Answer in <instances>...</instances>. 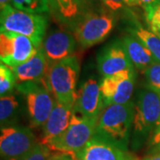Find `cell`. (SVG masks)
<instances>
[{"label": "cell", "instance_id": "6", "mask_svg": "<svg viewBox=\"0 0 160 160\" xmlns=\"http://www.w3.org/2000/svg\"><path fill=\"white\" fill-rule=\"evenodd\" d=\"M114 15L104 11H89L85 13L73 29L78 44L89 48L105 40L115 27Z\"/></svg>", "mask_w": 160, "mask_h": 160}, {"label": "cell", "instance_id": "30", "mask_svg": "<svg viewBox=\"0 0 160 160\" xmlns=\"http://www.w3.org/2000/svg\"><path fill=\"white\" fill-rule=\"evenodd\" d=\"M50 160H76L71 156L69 155H65V154H60L57 153L56 155H52L51 157Z\"/></svg>", "mask_w": 160, "mask_h": 160}, {"label": "cell", "instance_id": "21", "mask_svg": "<svg viewBox=\"0 0 160 160\" xmlns=\"http://www.w3.org/2000/svg\"><path fill=\"white\" fill-rule=\"evenodd\" d=\"M20 104L14 94L8 93L1 96L0 99V120L1 124L11 121L17 113Z\"/></svg>", "mask_w": 160, "mask_h": 160}, {"label": "cell", "instance_id": "13", "mask_svg": "<svg viewBox=\"0 0 160 160\" xmlns=\"http://www.w3.org/2000/svg\"><path fill=\"white\" fill-rule=\"evenodd\" d=\"M97 66L100 74L103 78L123 70L134 69L121 40H116L108 45L98 54Z\"/></svg>", "mask_w": 160, "mask_h": 160}, {"label": "cell", "instance_id": "33", "mask_svg": "<svg viewBox=\"0 0 160 160\" xmlns=\"http://www.w3.org/2000/svg\"><path fill=\"white\" fill-rule=\"evenodd\" d=\"M158 2H159V3H160V0H158Z\"/></svg>", "mask_w": 160, "mask_h": 160}, {"label": "cell", "instance_id": "18", "mask_svg": "<svg viewBox=\"0 0 160 160\" xmlns=\"http://www.w3.org/2000/svg\"><path fill=\"white\" fill-rule=\"evenodd\" d=\"M49 6L54 18L71 29L85 14L76 0H49Z\"/></svg>", "mask_w": 160, "mask_h": 160}, {"label": "cell", "instance_id": "17", "mask_svg": "<svg viewBox=\"0 0 160 160\" xmlns=\"http://www.w3.org/2000/svg\"><path fill=\"white\" fill-rule=\"evenodd\" d=\"M121 43L134 69L144 72L151 65L157 63L149 49L135 37L132 35L125 36L121 39Z\"/></svg>", "mask_w": 160, "mask_h": 160}, {"label": "cell", "instance_id": "19", "mask_svg": "<svg viewBox=\"0 0 160 160\" xmlns=\"http://www.w3.org/2000/svg\"><path fill=\"white\" fill-rule=\"evenodd\" d=\"M132 24L129 27L130 35L140 40L149 51L151 52L155 62L160 64V38L151 32L149 29L144 28L135 20H131Z\"/></svg>", "mask_w": 160, "mask_h": 160}, {"label": "cell", "instance_id": "8", "mask_svg": "<svg viewBox=\"0 0 160 160\" xmlns=\"http://www.w3.org/2000/svg\"><path fill=\"white\" fill-rule=\"evenodd\" d=\"M38 143L29 127L10 126L1 128L0 153L4 159H15L23 157Z\"/></svg>", "mask_w": 160, "mask_h": 160}, {"label": "cell", "instance_id": "5", "mask_svg": "<svg viewBox=\"0 0 160 160\" xmlns=\"http://www.w3.org/2000/svg\"><path fill=\"white\" fill-rule=\"evenodd\" d=\"M17 89L26 100L31 127H43L56 101L47 85L46 79L19 84Z\"/></svg>", "mask_w": 160, "mask_h": 160}, {"label": "cell", "instance_id": "28", "mask_svg": "<svg viewBox=\"0 0 160 160\" xmlns=\"http://www.w3.org/2000/svg\"><path fill=\"white\" fill-rule=\"evenodd\" d=\"M77 3L81 7V9L84 11L85 13H86L87 12L91 11V7L93 4L94 0H76Z\"/></svg>", "mask_w": 160, "mask_h": 160}, {"label": "cell", "instance_id": "24", "mask_svg": "<svg viewBox=\"0 0 160 160\" xmlns=\"http://www.w3.org/2000/svg\"><path fill=\"white\" fill-rule=\"evenodd\" d=\"M146 80V86L152 91L156 92L160 95V64L155 63L151 65L144 72Z\"/></svg>", "mask_w": 160, "mask_h": 160}, {"label": "cell", "instance_id": "10", "mask_svg": "<svg viewBox=\"0 0 160 160\" xmlns=\"http://www.w3.org/2000/svg\"><path fill=\"white\" fill-rule=\"evenodd\" d=\"M135 78L134 69L123 70L103 78L100 87L105 106L129 102L134 90Z\"/></svg>", "mask_w": 160, "mask_h": 160}, {"label": "cell", "instance_id": "11", "mask_svg": "<svg viewBox=\"0 0 160 160\" xmlns=\"http://www.w3.org/2000/svg\"><path fill=\"white\" fill-rule=\"evenodd\" d=\"M104 108L100 83L95 78H88L77 92L73 112L82 117L98 119Z\"/></svg>", "mask_w": 160, "mask_h": 160}, {"label": "cell", "instance_id": "26", "mask_svg": "<svg viewBox=\"0 0 160 160\" xmlns=\"http://www.w3.org/2000/svg\"><path fill=\"white\" fill-rule=\"evenodd\" d=\"M109 11L118 12L127 6H139L138 0H101Z\"/></svg>", "mask_w": 160, "mask_h": 160}, {"label": "cell", "instance_id": "23", "mask_svg": "<svg viewBox=\"0 0 160 160\" xmlns=\"http://www.w3.org/2000/svg\"><path fill=\"white\" fill-rule=\"evenodd\" d=\"M144 12L148 29L160 38V3L158 2L154 6L144 10Z\"/></svg>", "mask_w": 160, "mask_h": 160}, {"label": "cell", "instance_id": "7", "mask_svg": "<svg viewBox=\"0 0 160 160\" xmlns=\"http://www.w3.org/2000/svg\"><path fill=\"white\" fill-rule=\"evenodd\" d=\"M160 118V95L149 88L139 92L134 103L132 127L138 139L153 132Z\"/></svg>", "mask_w": 160, "mask_h": 160}, {"label": "cell", "instance_id": "31", "mask_svg": "<svg viewBox=\"0 0 160 160\" xmlns=\"http://www.w3.org/2000/svg\"><path fill=\"white\" fill-rule=\"evenodd\" d=\"M142 160H160V150L157 153V154L151 155V156H148L145 157Z\"/></svg>", "mask_w": 160, "mask_h": 160}, {"label": "cell", "instance_id": "29", "mask_svg": "<svg viewBox=\"0 0 160 160\" xmlns=\"http://www.w3.org/2000/svg\"><path fill=\"white\" fill-rule=\"evenodd\" d=\"M138 2H139V6H142L143 10H146L150 6H154L158 1V0H138Z\"/></svg>", "mask_w": 160, "mask_h": 160}, {"label": "cell", "instance_id": "27", "mask_svg": "<svg viewBox=\"0 0 160 160\" xmlns=\"http://www.w3.org/2000/svg\"><path fill=\"white\" fill-rule=\"evenodd\" d=\"M149 145L151 147L157 148L158 149H160V118L152 132L151 137L149 140Z\"/></svg>", "mask_w": 160, "mask_h": 160}, {"label": "cell", "instance_id": "15", "mask_svg": "<svg viewBox=\"0 0 160 160\" xmlns=\"http://www.w3.org/2000/svg\"><path fill=\"white\" fill-rule=\"evenodd\" d=\"M50 65L51 63L47 60L44 49L41 46L33 57L11 69L14 74L16 83L19 85L46 79Z\"/></svg>", "mask_w": 160, "mask_h": 160}, {"label": "cell", "instance_id": "3", "mask_svg": "<svg viewBox=\"0 0 160 160\" xmlns=\"http://www.w3.org/2000/svg\"><path fill=\"white\" fill-rule=\"evenodd\" d=\"M1 32L22 35L32 40L40 47L45 39L47 18L46 14H35L21 11L12 5L1 9Z\"/></svg>", "mask_w": 160, "mask_h": 160}, {"label": "cell", "instance_id": "20", "mask_svg": "<svg viewBox=\"0 0 160 160\" xmlns=\"http://www.w3.org/2000/svg\"><path fill=\"white\" fill-rule=\"evenodd\" d=\"M14 8L35 14H46L50 11L49 0H11Z\"/></svg>", "mask_w": 160, "mask_h": 160}, {"label": "cell", "instance_id": "9", "mask_svg": "<svg viewBox=\"0 0 160 160\" xmlns=\"http://www.w3.org/2000/svg\"><path fill=\"white\" fill-rule=\"evenodd\" d=\"M38 48L28 37L11 32L0 34L1 63L10 68L27 62L34 56Z\"/></svg>", "mask_w": 160, "mask_h": 160}, {"label": "cell", "instance_id": "22", "mask_svg": "<svg viewBox=\"0 0 160 160\" xmlns=\"http://www.w3.org/2000/svg\"><path fill=\"white\" fill-rule=\"evenodd\" d=\"M16 85H17L16 79L11 68L5 65L4 63H1L0 64V94L1 96L8 94V92H10Z\"/></svg>", "mask_w": 160, "mask_h": 160}, {"label": "cell", "instance_id": "2", "mask_svg": "<svg viewBox=\"0 0 160 160\" xmlns=\"http://www.w3.org/2000/svg\"><path fill=\"white\" fill-rule=\"evenodd\" d=\"M79 70V62L72 55L51 64L46 77L47 85L55 100L72 108L77 100L76 86Z\"/></svg>", "mask_w": 160, "mask_h": 160}, {"label": "cell", "instance_id": "14", "mask_svg": "<svg viewBox=\"0 0 160 160\" xmlns=\"http://www.w3.org/2000/svg\"><path fill=\"white\" fill-rule=\"evenodd\" d=\"M77 43L71 33L57 29L52 30L46 36L42 43V47L47 60L52 64L72 56Z\"/></svg>", "mask_w": 160, "mask_h": 160}, {"label": "cell", "instance_id": "16", "mask_svg": "<svg viewBox=\"0 0 160 160\" xmlns=\"http://www.w3.org/2000/svg\"><path fill=\"white\" fill-rule=\"evenodd\" d=\"M73 116V108L55 101L51 114L43 126V134L40 142L47 144L61 136L70 125Z\"/></svg>", "mask_w": 160, "mask_h": 160}, {"label": "cell", "instance_id": "12", "mask_svg": "<svg viewBox=\"0 0 160 160\" xmlns=\"http://www.w3.org/2000/svg\"><path fill=\"white\" fill-rule=\"evenodd\" d=\"M76 160H136L126 149H121L97 133L84 149L76 155Z\"/></svg>", "mask_w": 160, "mask_h": 160}, {"label": "cell", "instance_id": "4", "mask_svg": "<svg viewBox=\"0 0 160 160\" xmlns=\"http://www.w3.org/2000/svg\"><path fill=\"white\" fill-rule=\"evenodd\" d=\"M98 119L82 117L73 112L67 130L61 136L46 144L52 151L69 155L76 159V155L96 133Z\"/></svg>", "mask_w": 160, "mask_h": 160}, {"label": "cell", "instance_id": "32", "mask_svg": "<svg viewBox=\"0 0 160 160\" xmlns=\"http://www.w3.org/2000/svg\"><path fill=\"white\" fill-rule=\"evenodd\" d=\"M11 5V0H0V6H1V9L6 7V6Z\"/></svg>", "mask_w": 160, "mask_h": 160}, {"label": "cell", "instance_id": "1", "mask_svg": "<svg viewBox=\"0 0 160 160\" xmlns=\"http://www.w3.org/2000/svg\"><path fill=\"white\" fill-rule=\"evenodd\" d=\"M134 115V102L105 106L97 122L96 133L127 150Z\"/></svg>", "mask_w": 160, "mask_h": 160}, {"label": "cell", "instance_id": "34", "mask_svg": "<svg viewBox=\"0 0 160 160\" xmlns=\"http://www.w3.org/2000/svg\"><path fill=\"white\" fill-rule=\"evenodd\" d=\"M159 150H160V149H158V151H159Z\"/></svg>", "mask_w": 160, "mask_h": 160}, {"label": "cell", "instance_id": "25", "mask_svg": "<svg viewBox=\"0 0 160 160\" xmlns=\"http://www.w3.org/2000/svg\"><path fill=\"white\" fill-rule=\"evenodd\" d=\"M52 151L47 146L39 142L34 149L25 156L21 157L19 158L10 160H50L51 157L52 156Z\"/></svg>", "mask_w": 160, "mask_h": 160}]
</instances>
